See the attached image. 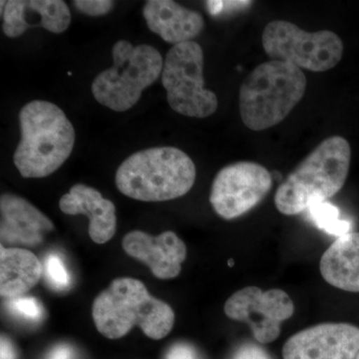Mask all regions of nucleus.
Instances as JSON below:
<instances>
[{
    "label": "nucleus",
    "mask_w": 359,
    "mask_h": 359,
    "mask_svg": "<svg viewBox=\"0 0 359 359\" xmlns=\"http://www.w3.org/2000/svg\"><path fill=\"white\" fill-rule=\"evenodd\" d=\"M8 306L15 316L27 320H39L43 313L41 304L34 297H20L9 299Z\"/></svg>",
    "instance_id": "21"
},
{
    "label": "nucleus",
    "mask_w": 359,
    "mask_h": 359,
    "mask_svg": "<svg viewBox=\"0 0 359 359\" xmlns=\"http://www.w3.org/2000/svg\"><path fill=\"white\" fill-rule=\"evenodd\" d=\"M143 15L149 29L173 46L192 41L205 27L202 14L172 0L146 2Z\"/></svg>",
    "instance_id": "15"
},
{
    "label": "nucleus",
    "mask_w": 359,
    "mask_h": 359,
    "mask_svg": "<svg viewBox=\"0 0 359 359\" xmlns=\"http://www.w3.org/2000/svg\"><path fill=\"white\" fill-rule=\"evenodd\" d=\"M110 69L97 75L92 94L101 105L124 112L140 100L142 92L162 74L164 60L157 49L148 44L134 46L126 40L116 42Z\"/></svg>",
    "instance_id": "6"
},
{
    "label": "nucleus",
    "mask_w": 359,
    "mask_h": 359,
    "mask_svg": "<svg viewBox=\"0 0 359 359\" xmlns=\"http://www.w3.org/2000/svg\"><path fill=\"white\" fill-rule=\"evenodd\" d=\"M358 353L359 327L341 323L301 330L283 348V359H355Z\"/></svg>",
    "instance_id": "11"
},
{
    "label": "nucleus",
    "mask_w": 359,
    "mask_h": 359,
    "mask_svg": "<svg viewBox=\"0 0 359 359\" xmlns=\"http://www.w3.org/2000/svg\"><path fill=\"white\" fill-rule=\"evenodd\" d=\"M1 359H16L15 348L6 337H1Z\"/></svg>",
    "instance_id": "26"
},
{
    "label": "nucleus",
    "mask_w": 359,
    "mask_h": 359,
    "mask_svg": "<svg viewBox=\"0 0 359 359\" xmlns=\"http://www.w3.org/2000/svg\"><path fill=\"white\" fill-rule=\"evenodd\" d=\"M162 83L170 107L179 114L207 118L218 109V97L205 89L204 52L197 42L174 45L168 51Z\"/></svg>",
    "instance_id": "7"
},
{
    "label": "nucleus",
    "mask_w": 359,
    "mask_h": 359,
    "mask_svg": "<svg viewBox=\"0 0 359 359\" xmlns=\"http://www.w3.org/2000/svg\"><path fill=\"white\" fill-rule=\"evenodd\" d=\"M196 166L175 147L145 149L130 156L118 168V190L132 199L164 202L183 197L193 188Z\"/></svg>",
    "instance_id": "3"
},
{
    "label": "nucleus",
    "mask_w": 359,
    "mask_h": 359,
    "mask_svg": "<svg viewBox=\"0 0 359 359\" xmlns=\"http://www.w3.org/2000/svg\"><path fill=\"white\" fill-rule=\"evenodd\" d=\"M355 359H359V353H358V355L356 356V358Z\"/></svg>",
    "instance_id": "27"
},
{
    "label": "nucleus",
    "mask_w": 359,
    "mask_h": 359,
    "mask_svg": "<svg viewBox=\"0 0 359 359\" xmlns=\"http://www.w3.org/2000/svg\"><path fill=\"white\" fill-rule=\"evenodd\" d=\"M122 245L127 255L147 264L160 280L177 278L187 257L185 243L171 231L157 237L132 231L123 238Z\"/></svg>",
    "instance_id": "12"
},
{
    "label": "nucleus",
    "mask_w": 359,
    "mask_h": 359,
    "mask_svg": "<svg viewBox=\"0 0 359 359\" xmlns=\"http://www.w3.org/2000/svg\"><path fill=\"white\" fill-rule=\"evenodd\" d=\"M43 273L46 280L56 290L67 289L70 285V275L61 257L50 254L45 259Z\"/></svg>",
    "instance_id": "20"
},
{
    "label": "nucleus",
    "mask_w": 359,
    "mask_h": 359,
    "mask_svg": "<svg viewBox=\"0 0 359 359\" xmlns=\"http://www.w3.org/2000/svg\"><path fill=\"white\" fill-rule=\"evenodd\" d=\"M273 186L269 170L255 162H237L219 170L212 184L210 202L224 219L247 214L268 195Z\"/></svg>",
    "instance_id": "9"
},
{
    "label": "nucleus",
    "mask_w": 359,
    "mask_h": 359,
    "mask_svg": "<svg viewBox=\"0 0 359 359\" xmlns=\"http://www.w3.org/2000/svg\"><path fill=\"white\" fill-rule=\"evenodd\" d=\"M233 359H271V358L261 347L248 344L238 349Z\"/></svg>",
    "instance_id": "24"
},
{
    "label": "nucleus",
    "mask_w": 359,
    "mask_h": 359,
    "mask_svg": "<svg viewBox=\"0 0 359 359\" xmlns=\"http://www.w3.org/2000/svg\"><path fill=\"white\" fill-rule=\"evenodd\" d=\"M0 212V240L4 247H36L54 229L53 223L43 212L13 194L1 196Z\"/></svg>",
    "instance_id": "13"
},
{
    "label": "nucleus",
    "mask_w": 359,
    "mask_h": 359,
    "mask_svg": "<svg viewBox=\"0 0 359 359\" xmlns=\"http://www.w3.org/2000/svg\"><path fill=\"white\" fill-rule=\"evenodd\" d=\"M43 266L30 250L0 247V294L6 299L22 297L37 285Z\"/></svg>",
    "instance_id": "18"
},
{
    "label": "nucleus",
    "mask_w": 359,
    "mask_h": 359,
    "mask_svg": "<svg viewBox=\"0 0 359 359\" xmlns=\"http://www.w3.org/2000/svg\"><path fill=\"white\" fill-rule=\"evenodd\" d=\"M92 316L98 332L110 339H121L134 327L150 339H164L175 323L173 309L132 278H116L100 292L94 299Z\"/></svg>",
    "instance_id": "1"
},
{
    "label": "nucleus",
    "mask_w": 359,
    "mask_h": 359,
    "mask_svg": "<svg viewBox=\"0 0 359 359\" xmlns=\"http://www.w3.org/2000/svg\"><path fill=\"white\" fill-rule=\"evenodd\" d=\"M262 42L266 55L273 60L313 72L332 69L344 54V43L334 32H306L285 20L271 21L264 29Z\"/></svg>",
    "instance_id": "8"
},
{
    "label": "nucleus",
    "mask_w": 359,
    "mask_h": 359,
    "mask_svg": "<svg viewBox=\"0 0 359 359\" xmlns=\"http://www.w3.org/2000/svg\"><path fill=\"white\" fill-rule=\"evenodd\" d=\"M66 215H85L89 218V236L96 244H105L114 237L117 218L115 205L104 199L96 189L77 184L59 201Z\"/></svg>",
    "instance_id": "16"
},
{
    "label": "nucleus",
    "mask_w": 359,
    "mask_h": 359,
    "mask_svg": "<svg viewBox=\"0 0 359 359\" xmlns=\"http://www.w3.org/2000/svg\"><path fill=\"white\" fill-rule=\"evenodd\" d=\"M21 138L13 162L23 178H44L57 171L69 158L75 130L55 104L34 100L20 112Z\"/></svg>",
    "instance_id": "2"
},
{
    "label": "nucleus",
    "mask_w": 359,
    "mask_h": 359,
    "mask_svg": "<svg viewBox=\"0 0 359 359\" xmlns=\"http://www.w3.org/2000/svg\"><path fill=\"white\" fill-rule=\"evenodd\" d=\"M302 69L283 61L262 63L245 78L240 89V113L252 131H263L283 121L306 93Z\"/></svg>",
    "instance_id": "5"
},
{
    "label": "nucleus",
    "mask_w": 359,
    "mask_h": 359,
    "mask_svg": "<svg viewBox=\"0 0 359 359\" xmlns=\"http://www.w3.org/2000/svg\"><path fill=\"white\" fill-rule=\"evenodd\" d=\"M325 282L346 292H359V233L337 238L321 257Z\"/></svg>",
    "instance_id": "17"
},
{
    "label": "nucleus",
    "mask_w": 359,
    "mask_h": 359,
    "mask_svg": "<svg viewBox=\"0 0 359 359\" xmlns=\"http://www.w3.org/2000/svg\"><path fill=\"white\" fill-rule=\"evenodd\" d=\"M165 359H201L197 351L190 344L179 342L168 351Z\"/></svg>",
    "instance_id": "23"
},
{
    "label": "nucleus",
    "mask_w": 359,
    "mask_h": 359,
    "mask_svg": "<svg viewBox=\"0 0 359 359\" xmlns=\"http://www.w3.org/2000/svg\"><path fill=\"white\" fill-rule=\"evenodd\" d=\"M306 211L311 222L328 235L340 238L353 230L351 222L342 219L339 208L327 200L311 201Z\"/></svg>",
    "instance_id": "19"
},
{
    "label": "nucleus",
    "mask_w": 359,
    "mask_h": 359,
    "mask_svg": "<svg viewBox=\"0 0 359 359\" xmlns=\"http://www.w3.org/2000/svg\"><path fill=\"white\" fill-rule=\"evenodd\" d=\"M46 359H75V353L67 344H59L51 349Z\"/></svg>",
    "instance_id": "25"
},
{
    "label": "nucleus",
    "mask_w": 359,
    "mask_h": 359,
    "mask_svg": "<svg viewBox=\"0 0 359 359\" xmlns=\"http://www.w3.org/2000/svg\"><path fill=\"white\" fill-rule=\"evenodd\" d=\"M1 14L2 29L11 39L32 27L59 34L67 30L71 22L69 8L62 0H9Z\"/></svg>",
    "instance_id": "14"
},
{
    "label": "nucleus",
    "mask_w": 359,
    "mask_h": 359,
    "mask_svg": "<svg viewBox=\"0 0 359 359\" xmlns=\"http://www.w3.org/2000/svg\"><path fill=\"white\" fill-rule=\"evenodd\" d=\"M224 309L231 320L247 323L257 341L266 344L280 337L282 323L294 316V304L285 290L250 285L229 297Z\"/></svg>",
    "instance_id": "10"
},
{
    "label": "nucleus",
    "mask_w": 359,
    "mask_h": 359,
    "mask_svg": "<svg viewBox=\"0 0 359 359\" xmlns=\"http://www.w3.org/2000/svg\"><path fill=\"white\" fill-rule=\"evenodd\" d=\"M79 13L88 16H103L112 11L114 1L111 0H76L73 1Z\"/></svg>",
    "instance_id": "22"
},
{
    "label": "nucleus",
    "mask_w": 359,
    "mask_h": 359,
    "mask_svg": "<svg viewBox=\"0 0 359 359\" xmlns=\"http://www.w3.org/2000/svg\"><path fill=\"white\" fill-rule=\"evenodd\" d=\"M351 160V145L346 139H325L278 187L276 209L294 216L306 211L311 201L334 197L346 184Z\"/></svg>",
    "instance_id": "4"
}]
</instances>
